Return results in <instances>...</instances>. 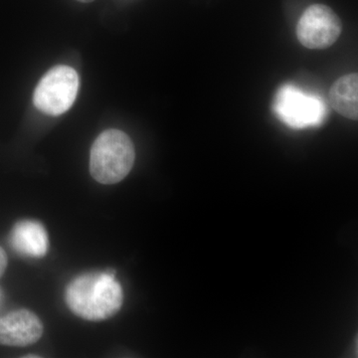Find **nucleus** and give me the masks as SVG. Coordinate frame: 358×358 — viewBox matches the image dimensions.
I'll list each match as a JSON object with an SVG mask.
<instances>
[{
	"label": "nucleus",
	"mask_w": 358,
	"mask_h": 358,
	"mask_svg": "<svg viewBox=\"0 0 358 358\" xmlns=\"http://www.w3.org/2000/svg\"><path fill=\"white\" fill-rule=\"evenodd\" d=\"M275 115L289 128L303 129L319 127L326 119V103L320 96L287 84L275 94Z\"/></svg>",
	"instance_id": "7ed1b4c3"
},
{
	"label": "nucleus",
	"mask_w": 358,
	"mask_h": 358,
	"mask_svg": "<svg viewBox=\"0 0 358 358\" xmlns=\"http://www.w3.org/2000/svg\"><path fill=\"white\" fill-rule=\"evenodd\" d=\"M341 32V22L333 9L313 4L306 9L296 26V36L308 49H327L334 44Z\"/></svg>",
	"instance_id": "39448f33"
},
{
	"label": "nucleus",
	"mask_w": 358,
	"mask_h": 358,
	"mask_svg": "<svg viewBox=\"0 0 358 358\" xmlns=\"http://www.w3.org/2000/svg\"><path fill=\"white\" fill-rule=\"evenodd\" d=\"M7 267V256L4 250L0 247V277L6 272Z\"/></svg>",
	"instance_id": "1a4fd4ad"
},
{
	"label": "nucleus",
	"mask_w": 358,
	"mask_h": 358,
	"mask_svg": "<svg viewBox=\"0 0 358 358\" xmlns=\"http://www.w3.org/2000/svg\"><path fill=\"white\" fill-rule=\"evenodd\" d=\"M11 245L16 251L30 257L44 256L48 250V236L43 226L35 221H21L11 233Z\"/></svg>",
	"instance_id": "0eeeda50"
},
{
	"label": "nucleus",
	"mask_w": 358,
	"mask_h": 358,
	"mask_svg": "<svg viewBox=\"0 0 358 358\" xmlns=\"http://www.w3.org/2000/svg\"><path fill=\"white\" fill-rule=\"evenodd\" d=\"M79 84V76L73 68L55 66L40 80L33 103L44 114L54 117L64 114L76 100Z\"/></svg>",
	"instance_id": "20e7f679"
},
{
	"label": "nucleus",
	"mask_w": 358,
	"mask_h": 358,
	"mask_svg": "<svg viewBox=\"0 0 358 358\" xmlns=\"http://www.w3.org/2000/svg\"><path fill=\"white\" fill-rule=\"evenodd\" d=\"M43 334V324L35 313L14 310L0 317V345L26 346L36 343Z\"/></svg>",
	"instance_id": "423d86ee"
},
{
	"label": "nucleus",
	"mask_w": 358,
	"mask_h": 358,
	"mask_svg": "<svg viewBox=\"0 0 358 358\" xmlns=\"http://www.w3.org/2000/svg\"><path fill=\"white\" fill-rule=\"evenodd\" d=\"M136 152L128 134L119 129L103 131L91 150L90 171L102 185H115L126 178L134 166Z\"/></svg>",
	"instance_id": "f03ea898"
},
{
	"label": "nucleus",
	"mask_w": 358,
	"mask_h": 358,
	"mask_svg": "<svg viewBox=\"0 0 358 358\" xmlns=\"http://www.w3.org/2000/svg\"><path fill=\"white\" fill-rule=\"evenodd\" d=\"M80 2H84V3H89V2H93L94 0H78Z\"/></svg>",
	"instance_id": "9d476101"
},
{
	"label": "nucleus",
	"mask_w": 358,
	"mask_h": 358,
	"mask_svg": "<svg viewBox=\"0 0 358 358\" xmlns=\"http://www.w3.org/2000/svg\"><path fill=\"white\" fill-rule=\"evenodd\" d=\"M124 294L114 273L80 275L71 282L66 301L78 317L99 322L114 317L121 310Z\"/></svg>",
	"instance_id": "f257e3e1"
},
{
	"label": "nucleus",
	"mask_w": 358,
	"mask_h": 358,
	"mask_svg": "<svg viewBox=\"0 0 358 358\" xmlns=\"http://www.w3.org/2000/svg\"><path fill=\"white\" fill-rule=\"evenodd\" d=\"M331 103L334 110L348 117L357 121L358 119V76L357 73L339 78L331 87Z\"/></svg>",
	"instance_id": "6e6552de"
}]
</instances>
